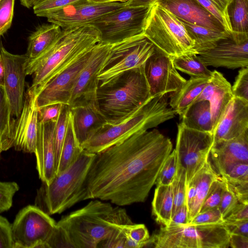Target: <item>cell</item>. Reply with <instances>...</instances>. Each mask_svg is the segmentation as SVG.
I'll use <instances>...</instances> for the list:
<instances>
[{
    "label": "cell",
    "instance_id": "27",
    "mask_svg": "<svg viewBox=\"0 0 248 248\" xmlns=\"http://www.w3.org/2000/svg\"><path fill=\"white\" fill-rule=\"evenodd\" d=\"M62 30L59 26L53 23L39 26L29 37L25 54L28 59L26 63L36 60L46 52L55 43Z\"/></svg>",
    "mask_w": 248,
    "mask_h": 248
},
{
    "label": "cell",
    "instance_id": "61",
    "mask_svg": "<svg viewBox=\"0 0 248 248\" xmlns=\"http://www.w3.org/2000/svg\"><path fill=\"white\" fill-rule=\"evenodd\" d=\"M22 5L29 8L33 6L35 0H19Z\"/></svg>",
    "mask_w": 248,
    "mask_h": 248
},
{
    "label": "cell",
    "instance_id": "1",
    "mask_svg": "<svg viewBox=\"0 0 248 248\" xmlns=\"http://www.w3.org/2000/svg\"><path fill=\"white\" fill-rule=\"evenodd\" d=\"M172 150L170 140L154 129L95 154L84 185L86 199L119 206L144 202Z\"/></svg>",
    "mask_w": 248,
    "mask_h": 248
},
{
    "label": "cell",
    "instance_id": "15",
    "mask_svg": "<svg viewBox=\"0 0 248 248\" xmlns=\"http://www.w3.org/2000/svg\"><path fill=\"white\" fill-rule=\"evenodd\" d=\"M125 6V2L93 3L87 0L69 5L47 14V21L62 29L90 25L100 17Z\"/></svg>",
    "mask_w": 248,
    "mask_h": 248
},
{
    "label": "cell",
    "instance_id": "54",
    "mask_svg": "<svg viewBox=\"0 0 248 248\" xmlns=\"http://www.w3.org/2000/svg\"><path fill=\"white\" fill-rule=\"evenodd\" d=\"M226 184L234 193L239 202L248 204V183Z\"/></svg>",
    "mask_w": 248,
    "mask_h": 248
},
{
    "label": "cell",
    "instance_id": "28",
    "mask_svg": "<svg viewBox=\"0 0 248 248\" xmlns=\"http://www.w3.org/2000/svg\"><path fill=\"white\" fill-rule=\"evenodd\" d=\"M210 78H190L178 91L169 96V105L180 117L188 107L200 95Z\"/></svg>",
    "mask_w": 248,
    "mask_h": 248
},
{
    "label": "cell",
    "instance_id": "9",
    "mask_svg": "<svg viewBox=\"0 0 248 248\" xmlns=\"http://www.w3.org/2000/svg\"><path fill=\"white\" fill-rule=\"evenodd\" d=\"M151 6H125L100 17L90 25L99 31V43L113 45L144 34Z\"/></svg>",
    "mask_w": 248,
    "mask_h": 248
},
{
    "label": "cell",
    "instance_id": "59",
    "mask_svg": "<svg viewBox=\"0 0 248 248\" xmlns=\"http://www.w3.org/2000/svg\"><path fill=\"white\" fill-rule=\"evenodd\" d=\"M4 66L1 55L0 54V86L4 88Z\"/></svg>",
    "mask_w": 248,
    "mask_h": 248
},
{
    "label": "cell",
    "instance_id": "48",
    "mask_svg": "<svg viewBox=\"0 0 248 248\" xmlns=\"http://www.w3.org/2000/svg\"><path fill=\"white\" fill-rule=\"evenodd\" d=\"M224 186L218 209L225 218L239 202L234 193L229 188L224 181Z\"/></svg>",
    "mask_w": 248,
    "mask_h": 248
},
{
    "label": "cell",
    "instance_id": "4",
    "mask_svg": "<svg viewBox=\"0 0 248 248\" xmlns=\"http://www.w3.org/2000/svg\"><path fill=\"white\" fill-rule=\"evenodd\" d=\"M151 97L144 65L99 85L96 93L97 105L108 124L122 122Z\"/></svg>",
    "mask_w": 248,
    "mask_h": 248
},
{
    "label": "cell",
    "instance_id": "7",
    "mask_svg": "<svg viewBox=\"0 0 248 248\" xmlns=\"http://www.w3.org/2000/svg\"><path fill=\"white\" fill-rule=\"evenodd\" d=\"M154 46L172 58L195 52V42L181 21L159 4L151 6L144 31Z\"/></svg>",
    "mask_w": 248,
    "mask_h": 248
},
{
    "label": "cell",
    "instance_id": "3",
    "mask_svg": "<svg viewBox=\"0 0 248 248\" xmlns=\"http://www.w3.org/2000/svg\"><path fill=\"white\" fill-rule=\"evenodd\" d=\"M99 42V32L91 25L62 29L46 52L26 64V75H32V84L29 88L37 97L51 79Z\"/></svg>",
    "mask_w": 248,
    "mask_h": 248
},
{
    "label": "cell",
    "instance_id": "29",
    "mask_svg": "<svg viewBox=\"0 0 248 248\" xmlns=\"http://www.w3.org/2000/svg\"><path fill=\"white\" fill-rule=\"evenodd\" d=\"M182 123L190 129L213 134V125L210 104L208 101H200L191 104L182 116Z\"/></svg>",
    "mask_w": 248,
    "mask_h": 248
},
{
    "label": "cell",
    "instance_id": "53",
    "mask_svg": "<svg viewBox=\"0 0 248 248\" xmlns=\"http://www.w3.org/2000/svg\"><path fill=\"white\" fill-rule=\"evenodd\" d=\"M222 224L230 233L240 234L248 237V219L228 220L224 219Z\"/></svg>",
    "mask_w": 248,
    "mask_h": 248
},
{
    "label": "cell",
    "instance_id": "45",
    "mask_svg": "<svg viewBox=\"0 0 248 248\" xmlns=\"http://www.w3.org/2000/svg\"><path fill=\"white\" fill-rule=\"evenodd\" d=\"M233 97L248 102V68L243 67L239 71L233 85L232 86Z\"/></svg>",
    "mask_w": 248,
    "mask_h": 248
},
{
    "label": "cell",
    "instance_id": "20",
    "mask_svg": "<svg viewBox=\"0 0 248 248\" xmlns=\"http://www.w3.org/2000/svg\"><path fill=\"white\" fill-rule=\"evenodd\" d=\"M209 158L220 176L236 163H248V129L236 138L214 142Z\"/></svg>",
    "mask_w": 248,
    "mask_h": 248
},
{
    "label": "cell",
    "instance_id": "19",
    "mask_svg": "<svg viewBox=\"0 0 248 248\" xmlns=\"http://www.w3.org/2000/svg\"><path fill=\"white\" fill-rule=\"evenodd\" d=\"M15 122L13 147L16 151L34 153L39 124L36 96L29 88L25 93L22 111Z\"/></svg>",
    "mask_w": 248,
    "mask_h": 248
},
{
    "label": "cell",
    "instance_id": "25",
    "mask_svg": "<svg viewBox=\"0 0 248 248\" xmlns=\"http://www.w3.org/2000/svg\"><path fill=\"white\" fill-rule=\"evenodd\" d=\"M248 129V102L233 97L213 131L214 142L236 138Z\"/></svg>",
    "mask_w": 248,
    "mask_h": 248
},
{
    "label": "cell",
    "instance_id": "6",
    "mask_svg": "<svg viewBox=\"0 0 248 248\" xmlns=\"http://www.w3.org/2000/svg\"><path fill=\"white\" fill-rule=\"evenodd\" d=\"M94 154L83 151L66 170L55 175L49 185L42 182L34 205L49 215L61 214L86 200L84 183Z\"/></svg>",
    "mask_w": 248,
    "mask_h": 248
},
{
    "label": "cell",
    "instance_id": "8",
    "mask_svg": "<svg viewBox=\"0 0 248 248\" xmlns=\"http://www.w3.org/2000/svg\"><path fill=\"white\" fill-rule=\"evenodd\" d=\"M230 233L222 224L164 226L149 238L156 248H227Z\"/></svg>",
    "mask_w": 248,
    "mask_h": 248
},
{
    "label": "cell",
    "instance_id": "57",
    "mask_svg": "<svg viewBox=\"0 0 248 248\" xmlns=\"http://www.w3.org/2000/svg\"><path fill=\"white\" fill-rule=\"evenodd\" d=\"M229 247L232 248H248V237L230 233Z\"/></svg>",
    "mask_w": 248,
    "mask_h": 248
},
{
    "label": "cell",
    "instance_id": "44",
    "mask_svg": "<svg viewBox=\"0 0 248 248\" xmlns=\"http://www.w3.org/2000/svg\"><path fill=\"white\" fill-rule=\"evenodd\" d=\"M228 184L248 183V163H238L221 176Z\"/></svg>",
    "mask_w": 248,
    "mask_h": 248
},
{
    "label": "cell",
    "instance_id": "22",
    "mask_svg": "<svg viewBox=\"0 0 248 248\" xmlns=\"http://www.w3.org/2000/svg\"><path fill=\"white\" fill-rule=\"evenodd\" d=\"M155 3L186 22L217 31H227L221 22L197 0H157Z\"/></svg>",
    "mask_w": 248,
    "mask_h": 248
},
{
    "label": "cell",
    "instance_id": "41",
    "mask_svg": "<svg viewBox=\"0 0 248 248\" xmlns=\"http://www.w3.org/2000/svg\"><path fill=\"white\" fill-rule=\"evenodd\" d=\"M224 181L219 176L212 183L200 212L218 208L224 186Z\"/></svg>",
    "mask_w": 248,
    "mask_h": 248
},
{
    "label": "cell",
    "instance_id": "11",
    "mask_svg": "<svg viewBox=\"0 0 248 248\" xmlns=\"http://www.w3.org/2000/svg\"><path fill=\"white\" fill-rule=\"evenodd\" d=\"M56 224L36 205L24 207L12 224L13 248H47L46 242Z\"/></svg>",
    "mask_w": 248,
    "mask_h": 248
},
{
    "label": "cell",
    "instance_id": "38",
    "mask_svg": "<svg viewBox=\"0 0 248 248\" xmlns=\"http://www.w3.org/2000/svg\"><path fill=\"white\" fill-rule=\"evenodd\" d=\"M197 0L221 22L227 31L232 32L227 13V8L230 0Z\"/></svg>",
    "mask_w": 248,
    "mask_h": 248
},
{
    "label": "cell",
    "instance_id": "36",
    "mask_svg": "<svg viewBox=\"0 0 248 248\" xmlns=\"http://www.w3.org/2000/svg\"><path fill=\"white\" fill-rule=\"evenodd\" d=\"M70 111L69 105L62 104L56 123L54 131L55 170L66 135Z\"/></svg>",
    "mask_w": 248,
    "mask_h": 248
},
{
    "label": "cell",
    "instance_id": "17",
    "mask_svg": "<svg viewBox=\"0 0 248 248\" xmlns=\"http://www.w3.org/2000/svg\"><path fill=\"white\" fill-rule=\"evenodd\" d=\"M111 45L98 43L93 47L86 64L78 74L73 89L69 106L96 100L97 76L110 52Z\"/></svg>",
    "mask_w": 248,
    "mask_h": 248
},
{
    "label": "cell",
    "instance_id": "35",
    "mask_svg": "<svg viewBox=\"0 0 248 248\" xmlns=\"http://www.w3.org/2000/svg\"><path fill=\"white\" fill-rule=\"evenodd\" d=\"M179 19V18H178ZM184 25L189 36L195 42L196 50L224 36L229 32H219L179 19Z\"/></svg>",
    "mask_w": 248,
    "mask_h": 248
},
{
    "label": "cell",
    "instance_id": "21",
    "mask_svg": "<svg viewBox=\"0 0 248 248\" xmlns=\"http://www.w3.org/2000/svg\"><path fill=\"white\" fill-rule=\"evenodd\" d=\"M56 121L39 122L38 124L34 152L36 169L39 178L46 185L55 176L54 131Z\"/></svg>",
    "mask_w": 248,
    "mask_h": 248
},
{
    "label": "cell",
    "instance_id": "5",
    "mask_svg": "<svg viewBox=\"0 0 248 248\" xmlns=\"http://www.w3.org/2000/svg\"><path fill=\"white\" fill-rule=\"evenodd\" d=\"M168 93L152 96L132 114L115 124H105L81 145L97 154L123 141L134 134L154 128L172 119L176 112L168 107Z\"/></svg>",
    "mask_w": 248,
    "mask_h": 248
},
{
    "label": "cell",
    "instance_id": "46",
    "mask_svg": "<svg viewBox=\"0 0 248 248\" xmlns=\"http://www.w3.org/2000/svg\"><path fill=\"white\" fill-rule=\"evenodd\" d=\"M224 221V218L220 212L218 208H216L200 212L187 224L200 225L222 224Z\"/></svg>",
    "mask_w": 248,
    "mask_h": 248
},
{
    "label": "cell",
    "instance_id": "50",
    "mask_svg": "<svg viewBox=\"0 0 248 248\" xmlns=\"http://www.w3.org/2000/svg\"><path fill=\"white\" fill-rule=\"evenodd\" d=\"M131 225L117 231L111 237L101 243L98 248H126V233Z\"/></svg>",
    "mask_w": 248,
    "mask_h": 248
},
{
    "label": "cell",
    "instance_id": "33",
    "mask_svg": "<svg viewBox=\"0 0 248 248\" xmlns=\"http://www.w3.org/2000/svg\"><path fill=\"white\" fill-rule=\"evenodd\" d=\"M175 68L190 77L211 78L213 71L208 69L195 52H189L172 58Z\"/></svg>",
    "mask_w": 248,
    "mask_h": 248
},
{
    "label": "cell",
    "instance_id": "14",
    "mask_svg": "<svg viewBox=\"0 0 248 248\" xmlns=\"http://www.w3.org/2000/svg\"><path fill=\"white\" fill-rule=\"evenodd\" d=\"M144 73L151 96L175 92L186 81L175 68L172 58L155 47L144 64Z\"/></svg>",
    "mask_w": 248,
    "mask_h": 248
},
{
    "label": "cell",
    "instance_id": "58",
    "mask_svg": "<svg viewBox=\"0 0 248 248\" xmlns=\"http://www.w3.org/2000/svg\"><path fill=\"white\" fill-rule=\"evenodd\" d=\"M157 0H130L125 2L127 7H140L152 5Z\"/></svg>",
    "mask_w": 248,
    "mask_h": 248
},
{
    "label": "cell",
    "instance_id": "55",
    "mask_svg": "<svg viewBox=\"0 0 248 248\" xmlns=\"http://www.w3.org/2000/svg\"><path fill=\"white\" fill-rule=\"evenodd\" d=\"M224 219L228 220L248 219V204L239 202Z\"/></svg>",
    "mask_w": 248,
    "mask_h": 248
},
{
    "label": "cell",
    "instance_id": "52",
    "mask_svg": "<svg viewBox=\"0 0 248 248\" xmlns=\"http://www.w3.org/2000/svg\"><path fill=\"white\" fill-rule=\"evenodd\" d=\"M61 104H54L38 108L39 122L45 123L57 120L62 107Z\"/></svg>",
    "mask_w": 248,
    "mask_h": 248
},
{
    "label": "cell",
    "instance_id": "60",
    "mask_svg": "<svg viewBox=\"0 0 248 248\" xmlns=\"http://www.w3.org/2000/svg\"><path fill=\"white\" fill-rule=\"evenodd\" d=\"M89 2L93 3H108L112 2L123 1V2L129 1L130 0H87Z\"/></svg>",
    "mask_w": 248,
    "mask_h": 248
},
{
    "label": "cell",
    "instance_id": "16",
    "mask_svg": "<svg viewBox=\"0 0 248 248\" xmlns=\"http://www.w3.org/2000/svg\"><path fill=\"white\" fill-rule=\"evenodd\" d=\"M94 46L83 52L73 63L47 83L36 97L38 108L54 104L69 106L78 74L89 60Z\"/></svg>",
    "mask_w": 248,
    "mask_h": 248
},
{
    "label": "cell",
    "instance_id": "47",
    "mask_svg": "<svg viewBox=\"0 0 248 248\" xmlns=\"http://www.w3.org/2000/svg\"><path fill=\"white\" fill-rule=\"evenodd\" d=\"M15 0H0V36L11 27Z\"/></svg>",
    "mask_w": 248,
    "mask_h": 248
},
{
    "label": "cell",
    "instance_id": "10",
    "mask_svg": "<svg viewBox=\"0 0 248 248\" xmlns=\"http://www.w3.org/2000/svg\"><path fill=\"white\" fill-rule=\"evenodd\" d=\"M155 49L144 34L111 45L109 55L97 76L98 86L124 72L144 65Z\"/></svg>",
    "mask_w": 248,
    "mask_h": 248
},
{
    "label": "cell",
    "instance_id": "12",
    "mask_svg": "<svg viewBox=\"0 0 248 248\" xmlns=\"http://www.w3.org/2000/svg\"><path fill=\"white\" fill-rule=\"evenodd\" d=\"M213 143L212 133L178 125L174 150L177 167L186 171V186L207 161Z\"/></svg>",
    "mask_w": 248,
    "mask_h": 248
},
{
    "label": "cell",
    "instance_id": "34",
    "mask_svg": "<svg viewBox=\"0 0 248 248\" xmlns=\"http://www.w3.org/2000/svg\"><path fill=\"white\" fill-rule=\"evenodd\" d=\"M227 13L232 31L248 33V0H230Z\"/></svg>",
    "mask_w": 248,
    "mask_h": 248
},
{
    "label": "cell",
    "instance_id": "30",
    "mask_svg": "<svg viewBox=\"0 0 248 248\" xmlns=\"http://www.w3.org/2000/svg\"><path fill=\"white\" fill-rule=\"evenodd\" d=\"M83 149L78 142L73 129L70 111L66 135L62 147L55 175L60 174L69 168L81 154Z\"/></svg>",
    "mask_w": 248,
    "mask_h": 248
},
{
    "label": "cell",
    "instance_id": "31",
    "mask_svg": "<svg viewBox=\"0 0 248 248\" xmlns=\"http://www.w3.org/2000/svg\"><path fill=\"white\" fill-rule=\"evenodd\" d=\"M173 204L171 184L156 186L152 201V212L158 223L168 226L171 217Z\"/></svg>",
    "mask_w": 248,
    "mask_h": 248
},
{
    "label": "cell",
    "instance_id": "26",
    "mask_svg": "<svg viewBox=\"0 0 248 248\" xmlns=\"http://www.w3.org/2000/svg\"><path fill=\"white\" fill-rule=\"evenodd\" d=\"M219 175L209 159L186 186V205L188 223L200 213L203 201L212 182Z\"/></svg>",
    "mask_w": 248,
    "mask_h": 248
},
{
    "label": "cell",
    "instance_id": "51",
    "mask_svg": "<svg viewBox=\"0 0 248 248\" xmlns=\"http://www.w3.org/2000/svg\"><path fill=\"white\" fill-rule=\"evenodd\" d=\"M12 224L0 215V248H13Z\"/></svg>",
    "mask_w": 248,
    "mask_h": 248
},
{
    "label": "cell",
    "instance_id": "18",
    "mask_svg": "<svg viewBox=\"0 0 248 248\" xmlns=\"http://www.w3.org/2000/svg\"><path fill=\"white\" fill-rule=\"evenodd\" d=\"M5 70L4 89L12 114L18 118L22 111L25 95L26 54H14L0 44Z\"/></svg>",
    "mask_w": 248,
    "mask_h": 248
},
{
    "label": "cell",
    "instance_id": "13",
    "mask_svg": "<svg viewBox=\"0 0 248 248\" xmlns=\"http://www.w3.org/2000/svg\"><path fill=\"white\" fill-rule=\"evenodd\" d=\"M206 66L230 69L248 66V33L231 32L196 50Z\"/></svg>",
    "mask_w": 248,
    "mask_h": 248
},
{
    "label": "cell",
    "instance_id": "2",
    "mask_svg": "<svg viewBox=\"0 0 248 248\" xmlns=\"http://www.w3.org/2000/svg\"><path fill=\"white\" fill-rule=\"evenodd\" d=\"M126 211L95 199L57 222L73 248H96L119 230L133 224Z\"/></svg>",
    "mask_w": 248,
    "mask_h": 248
},
{
    "label": "cell",
    "instance_id": "39",
    "mask_svg": "<svg viewBox=\"0 0 248 248\" xmlns=\"http://www.w3.org/2000/svg\"><path fill=\"white\" fill-rule=\"evenodd\" d=\"M126 248H140L145 247L150 238L148 231L143 224L130 225L126 233Z\"/></svg>",
    "mask_w": 248,
    "mask_h": 248
},
{
    "label": "cell",
    "instance_id": "32",
    "mask_svg": "<svg viewBox=\"0 0 248 248\" xmlns=\"http://www.w3.org/2000/svg\"><path fill=\"white\" fill-rule=\"evenodd\" d=\"M4 88L0 86V147L3 151L13 147V131L15 120Z\"/></svg>",
    "mask_w": 248,
    "mask_h": 248
},
{
    "label": "cell",
    "instance_id": "40",
    "mask_svg": "<svg viewBox=\"0 0 248 248\" xmlns=\"http://www.w3.org/2000/svg\"><path fill=\"white\" fill-rule=\"evenodd\" d=\"M177 158L175 150H173L164 161L158 175L156 186H168L171 184L177 171Z\"/></svg>",
    "mask_w": 248,
    "mask_h": 248
},
{
    "label": "cell",
    "instance_id": "42",
    "mask_svg": "<svg viewBox=\"0 0 248 248\" xmlns=\"http://www.w3.org/2000/svg\"><path fill=\"white\" fill-rule=\"evenodd\" d=\"M85 0H35L32 7L37 16L45 17L53 11Z\"/></svg>",
    "mask_w": 248,
    "mask_h": 248
},
{
    "label": "cell",
    "instance_id": "37",
    "mask_svg": "<svg viewBox=\"0 0 248 248\" xmlns=\"http://www.w3.org/2000/svg\"><path fill=\"white\" fill-rule=\"evenodd\" d=\"M171 185L173 199L172 216L179 208L186 204V172L184 169L177 166L176 175Z\"/></svg>",
    "mask_w": 248,
    "mask_h": 248
},
{
    "label": "cell",
    "instance_id": "56",
    "mask_svg": "<svg viewBox=\"0 0 248 248\" xmlns=\"http://www.w3.org/2000/svg\"><path fill=\"white\" fill-rule=\"evenodd\" d=\"M188 210L186 204L179 208L171 216L168 226L186 225L188 223Z\"/></svg>",
    "mask_w": 248,
    "mask_h": 248
},
{
    "label": "cell",
    "instance_id": "49",
    "mask_svg": "<svg viewBox=\"0 0 248 248\" xmlns=\"http://www.w3.org/2000/svg\"><path fill=\"white\" fill-rule=\"evenodd\" d=\"M47 248H71L73 247L62 228L56 226L46 242Z\"/></svg>",
    "mask_w": 248,
    "mask_h": 248
},
{
    "label": "cell",
    "instance_id": "43",
    "mask_svg": "<svg viewBox=\"0 0 248 248\" xmlns=\"http://www.w3.org/2000/svg\"><path fill=\"white\" fill-rule=\"evenodd\" d=\"M19 189V186L15 182L0 181V214L12 206L13 197Z\"/></svg>",
    "mask_w": 248,
    "mask_h": 248
},
{
    "label": "cell",
    "instance_id": "23",
    "mask_svg": "<svg viewBox=\"0 0 248 248\" xmlns=\"http://www.w3.org/2000/svg\"><path fill=\"white\" fill-rule=\"evenodd\" d=\"M233 98L230 82L221 73L214 70L208 84L193 103L209 102L214 131Z\"/></svg>",
    "mask_w": 248,
    "mask_h": 248
},
{
    "label": "cell",
    "instance_id": "62",
    "mask_svg": "<svg viewBox=\"0 0 248 248\" xmlns=\"http://www.w3.org/2000/svg\"><path fill=\"white\" fill-rule=\"evenodd\" d=\"M2 152H3L1 148L0 147V155H1V153Z\"/></svg>",
    "mask_w": 248,
    "mask_h": 248
},
{
    "label": "cell",
    "instance_id": "24",
    "mask_svg": "<svg viewBox=\"0 0 248 248\" xmlns=\"http://www.w3.org/2000/svg\"><path fill=\"white\" fill-rule=\"evenodd\" d=\"M70 108L75 134L81 146L107 124L96 100L82 102Z\"/></svg>",
    "mask_w": 248,
    "mask_h": 248
}]
</instances>
